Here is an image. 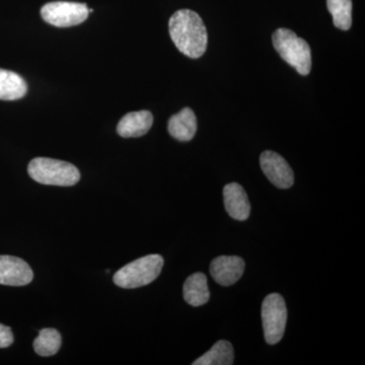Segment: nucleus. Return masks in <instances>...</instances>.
<instances>
[{
    "label": "nucleus",
    "instance_id": "nucleus-5",
    "mask_svg": "<svg viewBox=\"0 0 365 365\" xmlns=\"http://www.w3.org/2000/svg\"><path fill=\"white\" fill-rule=\"evenodd\" d=\"M287 322V309L284 299L278 294L267 295L262 304V323L266 342L277 344L282 339Z\"/></svg>",
    "mask_w": 365,
    "mask_h": 365
},
{
    "label": "nucleus",
    "instance_id": "nucleus-1",
    "mask_svg": "<svg viewBox=\"0 0 365 365\" xmlns=\"http://www.w3.org/2000/svg\"><path fill=\"white\" fill-rule=\"evenodd\" d=\"M170 38L178 50L190 58L202 56L207 48L208 35L202 19L195 11L180 9L170 19Z\"/></svg>",
    "mask_w": 365,
    "mask_h": 365
},
{
    "label": "nucleus",
    "instance_id": "nucleus-13",
    "mask_svg": "<svg viewBox=\"0 0 365 365\" xmlns=\"http://www.w3.org/2000/svg\"><path fill=\"white\" fill-rule=\"evenodd\" d=\"M184 299L192 307H201L207 304L210 292L207 285V278L203 273L192 274L185 281L182 288Z\"/></svg>",
    "mask_w": 365,
    "mask_h": 365
},
{
    "label": "nucleus",
    "instance_id": "nucleus-7",
    "mask_svg": "<svg viewBox=\"0 0 365 365\" xmlns=\"http://www.w3.org/2000/svg\"><path fill=\"white\" fill-rule=\"evenodd\" d=\"M261 169L274 186L280 189H288L294 185V170L278 153L264 151L260 157Z\"/></svg>",
    "mask_w": 365,
    "mask_h": 365
},
{
    "label": "nucleus",
    "instance_id": "nucleus-18",
    "mask_svg": "<svg viewBox=\"0 0 365 365\" xmlns=\"http://www.w3.org/2000/svg\"><path fill=\"white\" fill-rule=\"evenodd\" d=\"M14 343V334L11 328L0 324V348L9 347Z\"/></svg>",
    "mask_w": 365,
    "mask_h": 365
},
{
    "label": "nucleus",
    "instance_id": "nucleus-16",
    "mask_svg": "<svg viewBox=\"0 0 365 365\" xmlns=\"http://www.w3.org/2000/svg\"><path fill=\"white\" fill-rule=\"evenodd\" d=\"M61 347V335L55 329H43L34 341V350L40 356H52Z\"/></svg>",
    "mask_w": 365,
    "mask_h": 365
},
{
    "label": "nucleus",
    "instance_id": "nucleus-15",
    "mask_svg": "<svg viewBox=\"0 0 365 365\" xmlns=\"http://www.w3.org/2000/svg\"><path fill=\"white\" fill-rule=\"evenodd\" d=\"M234 364V348L228 341L220 340L209 351L199 357L193 365H232Z\"/></svg>",
    "mask_w": 365,
    "mask_h": 365
},
{
    "label": "nucleus",
    "instance_id": "nucleus-17",
    "mask_svg": "<svg viewBox=\"0 0 365 365\" xmlns=\"http://www.w3.org/2000/svg\"><path fill=\"white\" fill-rule=\"evenodd\" d=\"M327 6L332 14L336 28L347 31L352 25L351 0H327Z\"/></svg>",
    "mask_w": 365,
    "mask_h": 365
},
{
    "label": "nucleus",
    "instance_id": "nucleus-9",
    "mask_svg": "<svg viewBox=\"0 0 365 365\" xmlns=\"http://www.w3.org/2000/svg\"><path fill=\"white\" fill-rule=\"evenodd\" d=\"M245 261L237 256H220L211 262L210 273L213 279L222 287H230L242 277Z\"/></svg>",
    "mask_w": 365,
    "mask_h": 365
},
{
    "label": "nucleus",
    "instance_id": "nucleus-3",
    "mask_svg": "<svg viewBox=\"0 0 365 365\" xmlns=\"http://www.w3.org/2000/svg\"><path fill=\"white\" fill-rule=\"evenodd\" d=\"M28 172L34 181L52 186H73L81 179L78 168L71 163L53 158H34L29 163Z\"/></svg>",
    "mask_w": 365,
    "mask_h": 365
},
{
    "label": "nucleus",
    "instance_id": "nucleus-2",
    "mask_svg": "<svg viewBox=\"0 0 365 365\" xmlns=\"http://www.w3.org/2000/svg\"><path fill=\"white\" fill-rule=\"evenodd\" d=\"M273 46L281 58L302 76H307L312 69L311 47L292 30L278 29L272 36Z\"/></svg>",
    "mask_w": 365,
    "mask_h": 365
},
{
    "label": "nucleus",
    "instance_id": "nucleus-4",
    "mask_svg": "<svg viewBox=\"0 0 365 365\" xmlns=\"http://www.w3.org/2000/svg\"><path fill=\"white\" fill-rule=\"evenodd\" d=\"M163 266V259L160 255H148L118 270L113 280L117 287L126 289L145 287L157 279Z\"/></svg>",
    "mask_w": 365,
    "mask_h": 365
},
{
    "label": "nucleus",
    "instance_id": "nucleus-12",
    "mask_svg": "<svg viewBox=\"0 0 365 365\" xmlns=\"http://www.w3.org/2000/svg\"><path fill=\"white\" fill-rule=\"evenodd\" d=\"M170 135L179 141H190L195 136L197 119L195 113L190 108H184L181 112L173 115L168 126Z\"/></svg>",
    "mask_w": 365,
    "mask_h": 365
},
{
    "label": "nucleus",
    "instance_id": "nucleus-10",
    "mask_svg": "<svg viewBox=\"0 0 365 365\" xmlns=\"http://www.w3.org/2000/svg\"><path fill=\"white\" fill-rule=\"evenodd\" d=\"M223 200L225 209L230 217L235 220L244 222L249 218L251 213L248 195L241 185L230 182L223 188Z\"/></svg>",
    "mask_w": 365,
    "mask_h": 365
},
{
    "label": "nucleus",
    "instance_id": "nucleus-8",
    "mask_svg": "<svg viewBox=\"0 0 365 365\" xmlns=\"http://www.w3.org/2000/svg\"><path fill=\"white\" fill-rule=\"evenodd\" d=\"M32 268L18 257L0 256V284L25 287L33 280Z\"/></svg>",
    "mask_w": 365,
    "mask_h": 365
},
{
    "label": "nucleus",
    "instance_id": "nucleus-14",
    "mask_svg": "<svg viewBox=\"0 0 365 365\" xmlns=\"http://www.w3.org/2000/svg\"><path fill=\"white\" fill-rule=\"evenodd\" d=\"M28 86L16 72L0 68V100L16 101L25 97Z\"/></svg>",
    "mask_w": 365,
    "mask_h": 365
},
{
    "label": "nucleus",
    "instance_id": "nucleus-6",
    "mask_svg": "<svg viewBox=\"0 0 365 365\" xmlns=\"http://www.w3.org/2000/svg\"><path fill=\"white\" fill-rule=\"evenodd\" d=\"M88 7L86 4L69 1H54L45 4L41 16L46 23L58 28L81 25L88 19Z\"/></svg>",
    "mask_w": 365,
    "mask_h": 365
},
{
    "label": "nucleus",
    "instance_id": "nucleus-11",
    "mask_svg": "<svg viewBox=\"0 0 365 365\" xmlns=\"http://www.w3.org/2000/svg\"><path fill=\"white\" fill-rule=\"evenodd\" d=\"M153 123V116L150 111L131 112L125 115L117 126V132L124 138L145 135Z\"/></svg>",
    "mask_w": 365,
    "mask_h": 365
}]
</instances>
